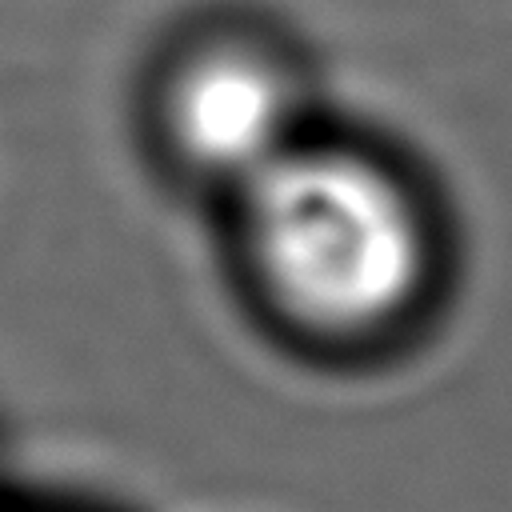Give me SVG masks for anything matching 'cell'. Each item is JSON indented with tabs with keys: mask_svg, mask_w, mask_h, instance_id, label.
<instances>
[{
	"mask_svg": "<svg viewBox=\"0 0 512 512\" xmlns=\"http://www.w3.org/2000/svg\"><path fill=\"white\" fill-rule=\"evenodd\" d=\"M240 200L248 268L284 320L364 340L404 320L432 280V220L380 156L304 136Z\"/></svg>",
	"mask_w": 512,
	"mask_h": 512,
	"instance_id": "1",
	"label": "cell"
},
{
	"mask_svg": "<svg viewBox=\"0 0 512 512\" xmlns=\"http://www.w3.org/2000/svg\"><path fill=\"white\" fill-rule=\"evenodd\" d=\"M160 128L188 172L240 192L308 136L304 84L272 44L208 36L168 68Z\"/></svg>",
	"mask_w": 512,
	"mask_h": 512,
	"instance_id": "2",
	"label": "cell"
}]
</instances>
